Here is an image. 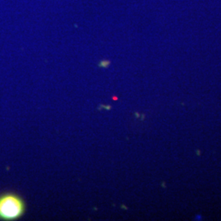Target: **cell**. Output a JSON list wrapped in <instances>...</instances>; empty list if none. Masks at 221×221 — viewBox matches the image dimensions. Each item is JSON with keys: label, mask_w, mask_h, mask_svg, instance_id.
<instances>
[{"label": "cell", "mask_w": 221, "mask_h": 221, "mask_svg": "<svg viewBox=\"0 0 221 221\" xmlns=\"http://www.w3.org/2000/svg\"><path fill=\"white\" fill-rule=\"evenodd\" d=\"M24 211V204L21 199L12 194L0 197V218L13 220L20 217Z\"/></svg>", "instance_id": "obj_1"}]
</instances>
